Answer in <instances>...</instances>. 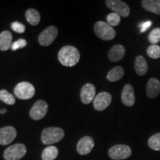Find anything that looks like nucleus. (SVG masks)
<instances>
[{
  "instance_id": "nucleus-7",
  "label": "nucleus",
  "mask_w": 160,
  "mask_h": 160,
  "mask_svg": "<svg viewBox=\"0 0 160 160\" xmlns=\"http://www.w3.org/2000/svg\"><path fill=\"white\" fill-rule=\"evenodd\" d=\"M106 6L111 9L113 13H117L120 17H128L131 13L128 5L120 0H107L105 1Z\"/></svg>"
},
{
  "instance_id": "nucleus-27",
  "label": "nucleus",
  "mask_w": 160,
  "mask_h": 160,
  "mask_svg": "<svg viewBox=\"0 0 160 160\" xmlns=\"http://www.w3.org/2000/svg\"><path fill=\"white\" fill-rule=\"evenodd\" d=\"M121 17L115 13H111L107 16V23L111 27H115L119 25Z\"/></svg>"
},
{
  "instance_id": "nucleus-25",
  "label": "nucleus",
  "mask_w": 160,
  "mask_h": 160,
  "mask_svg": "<svg viewBox=\"0 0 160 160\" xmlns=\"http://www.w3.org/2000/svg\"><path fill=\"white\" fill-rule=\"evenodd\" d=\"M147 53L152 59H159L160 57V46L157 45H150L147 49Z\"/></svg>"
},
{
  "instance_id": "nucleus-30",
  "label": "nucleus",
  "mask_w": 160,
  "mask_h": 160,
  "mask_svg": "<svg viewBox=\"0 0 160 160\" xmlns=\"http://www.w3.org/2000/svg\"><path fill=\"white\" fill-rule=\"evenodd\" d=\"M152 24L153 23H152V22L150 21V20H148V21L140 23L139 25L140 32H141V33H145V31H147L150 28V27L152 25Z\"/></svg>"
},
{
  "instance_id": "nucleus-8",
  "label": "nucleus",
  "mask_w": 160,
  "mask_h": 160,
  "mask_svg": "<svg viewBox=\"0 0 160 160\" xmlns=\"http://www.w3.org/2000/svg\"><path fill=\"white\" fill-rule=\"evenodd\" d=\"M58 36V29L55 26H49L42 32L38 38L39 45L42 46H49L54 42Z\"/></svg>"
},
{
  "instance_id": "nucleus-14",
  "label": "nucleus",
  "mask_w": 160,
  "mask_h": 160,
  "mask_svg": "<svg viewBox=\"0 0 160 160\" xmlns=\"http://www.w3.org/2000/svg\"><path fill=\"white\" fill-rule=\"evenodd\" d=\"M122 102L128 107H131L135 103V93L133 86L127 84L124 86L121 95Z\"/></svg>"
},
{
  "instance_id": "nucleus-15",
  "label": "nucleus",
  "mask_w": 160,
  "mask_h": 160,
  "mask_svg": "<svg viewBox=\"0 0 160 160\" xmlns=\"http://www.w3.org/2000/svg\"><path fill=\"white\" fill-rule=\"evenodd\" d=\"M160 92V82L157 78H151L148 80L146 86V93L151 99L156 98Z\"/></svg>"
},
{
  "instance_id": "nucleus-28",
  "label": "nucleus",
  "mask_w": 160,
  "mask_h": 160,
  "mask_svg": "<svg viewBox=\"0 0 160 160\" xmlns=\"http://www.w3.org/2000/svg\"><path fill=\"white\" fill-rule=\"evenodd\" d=\"M27 45V41L24 39H19L12 44L11 49L12 51H17L18 49L23 48Z\"/></svg>"
},
{
  "instance_id": "nucleus-6",
  "label": "nucleus",
  "mask_w": 160,
  "mask_h": 160,
  "mask_svg": "<svg viewBox=\"0 0 160 160\" xmlns=\"http://www.w3.org/2000/svg\"><path fill=\"white\" fill-rule=\"evenodd\" d=\"M132 154L131 148L128 145H117L111 148L108 151V155L111 159L114 160L125 159Z\"/></svg>"
},
{
  "instance_id": "nucleus-16",
  "label": "nucleus",
  "mask_w": 160,
  "mask_h": 160,
  "mask_svg": "<svg viewBox=\"0 0 160 160\" xmlns=\"http://www.w3.org/2000/svg\"><path fill=\"white\" fill-rule=\"evenodd\" d=\"M125 54V48L122 45H115L110 49L108 58L111 62L120 61Z\"/></svg>"
},
{
  "instance_id": "nucleus-9",
  "label": "nucleus",
  "mask_w": 160,
  "mask_h": 160,
  "mask_svg": "<svg viewBox=\"0 0 160 160\" xmlns=\"http://www.w3.org/2000/svg\"><path fill=\"white\" fill-rule=\"evenodd\" d=\"M48 110V103L44 100H38L30 110V117L33 120H40L45 117Z\"/></svg>"
},
{
  "instance_id": "nucleus-10",
  "label": "nucleus",
  "mask_w": 160,
  "mask_h": 160,
  "mask_svg": "<svg viewBox=\"0 0 160 160\" xmlns=\"http://www.w3.org/2000/svg\"><path fill=\"white\" fill-rule=\"evenodd\" d=\"M112 101V96L108 92H101L93 100V108L96 111H102L110 105Z\"/></svg>"
},
{
  "instance_id": "nucleus-3",
  "label": "nucleus",
  "mask_w": 160,
  "mask_h": 160,
  "mask_svg": "<svg viewBox=\"0 0 160 160\" xmlns=\"http://www.w3.org/2000/svg\"><path fill=\"white\" fill-rule=\"evenodd\" d=\"M93 29H94L96 35L99 39L105 40V41H110L114 39L116 37V31L113 28L105 22H97L94 25Z\"/></svg>"
},
{
  "instance_id": "nucleus-19",
  "label": "nucleus",
  "mask_w": 160,
  "mask_h": 160,
  "mask_svg": "<svg viewBox=\"0 0 160 160\" xmlns=\"http://www.w3.org/2000/svg\"><path fill=\"white\" fill-rule=\"evenodd\" d=\"M142 6L146 11L160 15V0H143Z\"/></svg>"
},
{
  "instance_id": "nucleus-18",
  "label": "nucleus",
  "mask_w": 160,
  "mask_h": 160,
  "mask_svg": "<svg viewBox=\"0 0 160 160\" xmlns=\"http://www.w3.org/2000/svg\"><path fill=\"white\" fill-rule=\"evenodd\" d=\"M134 68L136 72L139 76H144L147 73L148 70V65L142 56H138L136 58Z\"/></svg>"
},
{
  "instance_id": "nucleus-26",
  "label": "nucleus",
  "mask_w": 160,
  "mask_h": 160,
  "mask_svg": "<svg viewBox=\"0 0 160 160\" xmlns=\"http://www.w3.org/2000/svg\"><path fill=\"white\" fill-rule=\"evenodd\" d=\"M148 41L152 45H157L160 42V28H157L152 30L148 35Z\"/></svg>"
},
{
  "instance_id": "nucleus-20",
  "label": "nucleus",
  "mask_w": 160,
  "mask_h": 160,
  "mask_svg": "<svg viewBox=\"0 0 160 160\" xmlns=\"http://www.w3.org/2000/svg\"><path fill=\"white\" fill-rule=\"evenodd\" d=\"M124 73H125V71H124L123 68L121 66H117L108 72L107 75V79L112 82L119 81L123 77Z\"/></svg>"
},
{
  "instance_id": "nucleus-24",
  "label": "nucleus",
  "mask_w": 160,
  "mask_h": 160,
  "mask_svg": "<svg viewBox=\"0 0 160 160\" xmlns=\"http://www.w3.org/2000/svg\"><path fill=\"white\" fill-rule=\"evenodd\" d=\"M148 146L153 151H160V133H156L150 137L148 139Z\"/></svg>"
},
{
  "instance_id": "nucleus-31",
  "label": "nucleus",
  "mask_w": 160,
  "mask_h": 160,
  "mask_svg": "<svg viewBox=\"0 0 160 160\" xmlns=\"http://www.w3.org/2000/svg\"><path fill=\"white\" fill-rule=\"evenodd\" d=\"M6 112H7V111H6L5 109H2V110H1V111H0V113H5Z\"/></svg>"
},
{
  "instance_id": "nucleus-21",
  "label": "nucleus",
  "mask_w": 160,
  "mask_h": 160,
  "mask_svg": "<svg viewBox=\"0 0 160 160\" xmlns=\"http://www.w3.org/2000/svg\"><path fill=\"white\" fill-rule=\"evenodd\" d=\"M25 17L27 21L31 24V25H37L39 23L41 17H40L39 13L37 10L33 8L28 9L25 12Z\"/></svg>"
},
{
  "instance_id": "nucleus-4",
  "label": "nucleus",
  "mask_w": 160,
  "mask_h": 160,
  "mask_svg": "<svg viewBox=\"0 0 160 160\" xmlns=\"http://www.w3.org/2000/svg\"><path fill=\"white\" fill-rule=\"evenodd\" d=\"M14 94L19 99H30L35 95V88L28 82H22L14 88Z\"/></svg>"
},
{
  "instance_id": "nucleus-12",
  "label": "nucleus",
  "mask_w": 160,
  "mask_h": 160,
  "mask_svg": "<svg viewBox=\"0 0 160 160\" xmlns=\"http://www.w3.org/2000/svg\"><path fill=\"white\" fill-rule=\"evenodd\" d=\"M94 147V140L93 138L86 136L78 142L77 150L80 155H87L91 152Z\"/></svg>"
},
{
  "instance_id": "nucleus-11",
  "label": "nucleus",
  "mask_w": 160,
  "mask_h": 160,
  "mask_svg": "<svg viewBox=\"0 0 160 160\" xmlns=\"http://www.w3.org/2000/svg\"><path fill=\"white\" fill-rule=\"evenodd\" d=\"M17 135V131L12 126H6V127L2 128H0V145H9L16 139Z\"/></svg>"
},
{
  "instance_id": "nucleus-2",
  "label": "nucleus",
  "mask_w": 160,
  "mask_h": 160,
  "mask_svg": "<svg viewBox=\"0 0 160 160\" xmlns=\"http://www.w3.org/2000/svg\"><path fill=\"white\" fill-rule=\"evenodd\" d=\"M65 137V132L62 128L50 127L44 129L41 135V139L45 145H52L59 142Z\"/></svg>"
},
{
  "instance_id": "nucleus-1",
  "label": "nucleus",
  "mask_w": 160,
  "mask_h": 160,
  "mask_svg": "<svg viewBox=\"0 0 160 160\" xmlns=\"http://www.w3.org/2000/svg\"><path fill=\"white\" fill-rule=\"evenodd\" d=\"M60 63L65 67H73L79 62L80 53L77 48L71 45L64 46L58 53Z\"/></svg>"
},
{
  "instance_id": "nucleus-5",
  "label": "nucleus",
  "mask_w": 160,
  "mask_h": 160,
  "mask_svg": "<svg viewBox=\"0 0 160 160\" xmlns=\"http://www.w3.org/2000/svg\"><path fill=\"white\" fill-rule=\"evenodd\" d=\"M27 148L23 144H15L10 146L4 152V158L5 160H19L25 157Z\"/></svg>"
},
{
  "instance_id": "nucleus-17",
  "label": "nucleus",
  "mask_w": 160,
  "mask_h": 160,
  "mask_svg": "<svg viewBox=\"0 0 160 160\" xmlns=\"http://www.w3.org/2000/svg\"><path fill=\"white\" fill-rule=\"evenodd\" d=\"M13 36L8 31H2L0 33V51H6L11 48Z\"/></svg>"
},
{
  "instance_id": "nucleus-23",
  "label": "nucleus",
  "mask_w": 160,
  "mask_h": 160,
  "mask_svg": "<svg viewBox=\"0 0 160 160\" xmlns=\"http://www.w3.org/2000/svg\"><path fill=\"white\" fill-rule=\"evenodd\" d=\"M0 100H2L7 105H13L16 102L14 96L10 93L8 91L5 89L0 91Z\"/></svg>"
},
{
  "instance_id": "nucleus-29",
  "label": "nucleus",
  "mask_w": 160,
  "mask_h": 160,
  "mask_svg": "<svg viewBox=\"0 0 160 160\" xmlns=\"http://www.w3.org/2000/svg\"><path fill=\"white\" fill-rule=\"evenodd\" d=\"M11 28L13 31L18 33H23L25 31L26 28L22 23H20L19 22H13L11 24Z\"/></svg>"
},
{
  "instance_id": "nucleus-13",
  "label": "nucleus",
  "mask_w": 160,
  "mask_h": 160,
  "mask_svg": "<svg viewBox=\"0 0 160 160\" xmlns=\"http://www.w3.org/2000/svg\"><path fill=\"white\" fill-rule=\"evenodd\" d=\"M96 88L93 84L87 83L82 88L80 92V98L83 104L88 105L95 99Z\"/></svg>"
},
{
  "instance_id": "nucleus-22",
  "label": "nucleus",
  "mask_w": 160,
  "mask_h": 160,
  "mask_svg": "<svg viewBox=\"0 0 160 160\" xmlns=\"http://www.w3.org/2000/svg\"><path fill=\"white\" fill-rule=\"evenodd\" d=\"M59 155V151L55 146H48L42 153V160H54Z\"/></svg>"
}]
</instances>
